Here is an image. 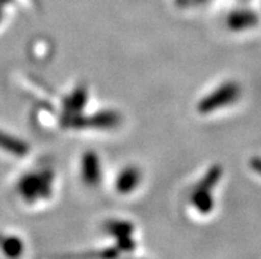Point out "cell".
Instances as JSON below:
<instances>
[{
	"instance_id": "cell-1",
	"label": "cell",
	"mask_w": 261,
	"mask_h": 259,
	"mask_svg": "<svg viewBox=\"0 0 261 259\" xmlns=\"http://www.w3.org/2000/svg\"><path fill=\"white\" fill-rule=\"evenodd\" d=\"M239 95H240V89L235 82L224 83L215 89V92L205 95L198 106L199 112L207 114V112H214L220 107H225L231 105L232 102H235Z\"/></svg>"
},
{
	"instance_id": "cell-2",
	"label": "cell",
	"mask_w": 261,
	"mask_h": 259,
	"mask_svg": "<svg viewBox=\"0 0 261 259\" xmlns=\"http://www.w3.org/2000/svg\"><path fill=\"white\" fill-rule=\"evenodd\" d=\"M53 176L49 172L40 175H30L24 177L20 183V193L28 201H35L36 198H43L50 194Z\"/></svg>"
},
{
	"instance_id": "cell-3",
	"label": "cell",
	"mask_w": 261,
	"mask_h": 259,
	"mask_svg": "<svg viewBox=\"0 0 261 259\" xmlns=\"http://www.w3.org/2000/svg\"><path fill=\"white\" fill-rule=\"evenodd\" d=\"M219 177H220V169H219V167L211 168L208 174L203 177V180L199 183L198 188L192 193V204L202 213H208L210 210L212 209L214 201H212V194L210 193V189L215 187Z\"/></svg>"
},
{
	"instance_id": "cell-4",
	"label": "cell",
	"mask_w": 261,
	"mask_h": 259,
	"mask_svg": "<svg viewBox=\"0 0 261 259\" xmlns=\"http://www.w3.org/2000/svg\"><path fill=\"white\" fill-rule=\"evenodd\" d=\"M118 115L116 112H99L92 115L89 118H81V117H73L70 125L74 127H114L118 123Z\"/></svg>"
},
{
	"instance_id": "cell-5",
	"label": "cell",
	"mask_w": 261,
	"mask_h": 259,
	"mask_svg": "<svg viewBox=\"0 0 261 259\" xmlns=\"http://www.w3.org/2000/svg\"><path fill=\"white\" fill-rule=\"evenodd\" d=\"M81 177L86 185L96 187L101 181V165L96 154L86 152L81 159Z\"/></svg>"
},
{
	"instance_id": "cell-6",
	"label": "cell",
	"mask_w": 261,
	"mask_h": 259,
	"mask_svg": "<svg viewBox=\"0 0 261 259\" xmlns=\"http://www.w3.org/2000/svg\"><path fill=\"white\" fill-rule=\"evenodd\" d=\"M139 180H141V172L138 168H125L117 179V189L121 193H129L138 187Z\"/></svg>"
},
{
	"instance_id": "cell-7",
	"label": "cell",
	"mask_w": 261,
	"mask_h": 259,
	"mask_svg": "<svg viewBox=\"0 0 261 259\" xmlns=\"http://www.w3.org/2000/svg\"><path fill=\"white\" fill-rule=\"evenodd\" d=\"M86 98H88V93H86L85 88L76 89L72 94L66 98L65 101V110L66 112H79L81 108L85 106Z\"/></svg>"
},
{
	"instance_id": "cell-8",
	"label": "cell",
	"mask_w": 261,
	"mask_h": 259,
	"mask_svg": "<svg viewBox=\"0 0 261 259\" xmlns=\"http://www.w3.org/2000/svg\"><path fill=\"white\" fill-rule=\"evenodd\" d=\"M256 23L255 13L240 11V12L231 13L228 17V25L232 30H244L247 26Z\"/></svg>"
},
{
	"instance_id": "cell-9",
	"label": "cell",
	"mask_w": 261,
	"mask_h": 259,
	"mask_svg": "<svg viewBox=\"0 0 261 259\" xmlns=\"http://www.w3.org/2000/svg\"><path fill=\"white\" fill-rule=\"evenodd\" d=\"M109 233H112L113 236L119 237L118 240H126V238H130V234H132V226H130L127 222H123V221H113L108 226Z\"/></svg>"
},
{
	"instance_id": "cell-10",
	"label": "cell",
	"mask_w": 261,
	"mask_h": 259,
	"mask_svg": "<svg viewBox=\"0 0 261 259\" xmlns=\"http://www.w3.org/2000/svg\"><path fill=\"white\" fill-rule=\"evenodd\" d=\"M4 250L8 255H19L21 253V242L16 238H7L6 243H4Z\"/></svg>"
}]
</instances>
